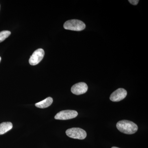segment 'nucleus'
<instances>
[{"label": "nucleus", "instance_id": "1", "mask_svg": "<svg viewBox=\"0 0 148 148\" xmlns=\"http://www.w3.org/2000/svg\"><path fill=\"white\" fill-rule=\"evenodd\" d=\"M116 125L117 128L119 131L128 135L134 134L138 129L137 124L133 122L125 120L119 121Z\"/></svg>", "mask_w": 148, "mask_h": 148}, {"label": "nucleus", "instance_id": "2", "mask_svg": "<svg viewBox=\"0 0 148 148\" xmlns=\"http://www.w3.org/2000/svg\"><path fill=\"white\" fill-rule=\"evenodd\" d=\"M64 28L66 30L74 31H81L86 28L85 24L83 21L78 19H71L66 21L64 25Z\"/></svg>", "mask_w": 148, "mask_h": 148}, {"label": "nucleus", "instance_id": "3", "mask_svg": "<svg viewBox=\"0 0 148 148\" xmlns=\"http://www.w3.org/2000/svg\"><path fill=\"white\" fill-rule=\"evenodd\" d=\"M66 134L70 138L79 140H84L87 135L84 130L79 127H73L68 129L66 131Z\"/></svg>", "mask_w": 148, "mask_h": 148}, {"label": "nucleus", "instance_id": "4", "mask_svg": "<svg viewBox=\"0 0 148 148\" xmlns=\"http://www.w3.org/2000/svg\"><path fill=\"white\" fill-rule=\"evenodd\" d=\"M77 115L78 112L76 111L66 110L59 112L56 115L54 118L56 119L66 120L75 118Z\"/></svg>", "mask_w": 148, "mask_h": 148}, {"label": "nucleus", "instance_id": "5", "mask_svg": "<svg viewBox=\"0 0 148 148\" xmlns=\"http://www.w3.org/2000/svg\"><path fill=\"white\" fill-rule=\"evenodd\" d=\"M45 55L44 50L42 49H38L35 51L29 60V63L32 66H35L39 64Z\"/></svg>", "mask_w": 148, "mask_h": 148}, {"label": "nucleus", "instance_id": "6", "mask_svg": "<svg viewBox=\"0 0 148 148\" xmlns=\"http://www.w3.org/2000/svg\"><path fill=\"white\" fill-rule=\"evenodd\" d=\"M127 95V92L125 89L119 88L111 94L110 100L112 102H119L124 99Z\"/></svg>", "mask_w": 148, "mask_h": 148}, {"label": "nucleus", "instance_id": "7", "mask_svg": "<svg viewBox=\"0 0 148 148\" xmlns=\"http://www.w3.org/2000/svg\"><path fill=\"white\" fill-rule=\"evenodd\" d=\"M87 85L84 82H79L74 84L71 88L72 93L76 95H82L87 92Z\"/></svg>", "mask_w": 148, "mask_h": 148}, {"label": "nucleus", "instance_id": "8", "mask_svg": "<svg viewBox=\"0 0 148 148\" xmlns=\"http://www.w3.org/2000/svg\"><path fill=\"white\" fill-rule=\"evenodd\" d=\"M53 98L51 97H48L45 100L36 103L35 106L40 108H45L50 106L53 103Z\"/></svg>", "mask_w": 148, "mask_h": 148}, {"label": "nucleus", "instance_id": "9", "mask_svg": "<svg viewBox=\"0 0 148 148\" xmlns=\"http://www.w3.org/2000/svg\"><path fill=\"white\" fill-rule=\"evenodd\" d=\"M13 127L10 122H5L0 124V135H3L10 130Z\"/></svg>", "mask_w": 148, "mask_h": 148}, {"label": "nucleus", "instance_id": "10", "mask_svg": "<svg viewBox=\"0 0 148 148\" xmlns=\"http://www.w3.org/2000/svg\"><path fill=\"white\" fill-rule=\"evenodd\" d=\"M11 34V32L8 31H2L0 32V42H2Z\"/></svg>", "mask_w": 148, "mask_h": 148}, {"label": "nucleus", "instance_id": "11", "mask_svg": "<svg viewBox=\"0 0 148 148\" xmlns=\"http://www.w3.org/2000/svg\"><path fill=\"white\" fill-rule=\"evenodd\" d=\"M130 3L132 4L133 5H137L138 4V2H139V1L138 0H130V1H128Z\"/></svg>", "mask_w": 148, "mask_h": 148}, {"label": "nucleus", "instance_id": "12", "mask_svg": "<svg viewBox=\"0 0 148 148\" xmlns=\"http://www.w3.org/2000/svg\"><path fill=\"white\" fill-rule=\"evenodd\" d=\"M111 148H119L117 147H112Z\"/></svg>", "mask_w": 148, "mask_h": 148}, {"label": "nucleus", "instance_id": "13", "mask_svg": "<svg viewBox=\"0 0 148 148\" xmlns=\"http://www.w3.org/2000/svg\"><path fill=\"white\" fill-rule=\"evenodd\" d=\"M1 57H0V61H1Z\"/></svg>", "mask_w": 148, "mask_h": 148}]
</instances>
